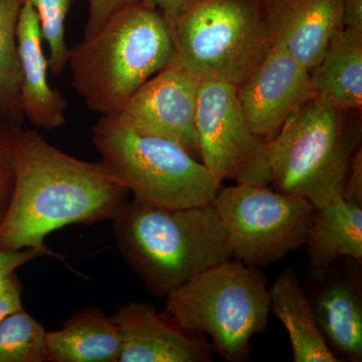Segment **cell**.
Masks as SVG:
<instances>
[{
	"label": "cell",
	"mask_w": 362,
	"mask_h": 362,
	"mask_svg": "<svg viewBox=\"0 0 362 362\" xmlns=\"http://www.w3.org/2000/svg\"><path fill=\"white\" fill-rule=\"evenodd\" d=\"M168 23L141 1L124 6L70 49L71 85L90 111L117 116L136 90L170 64Z\"/></svg>",
	"instance_id": "cell-3"
},
{
	"label": "cell",
	"mask_w": 362,
	"mask_h": 362,
	"mask_svg": "<svg viewBox=\"0 0 362 362\" xmlns=\"http://www.w3.org/2000/svg\"><path fill=\"white\" fill-rule=\"evenodd\" d=\"M145 6L156 9L166 23H171L192 0H140Z\"/></svg>",
	"instance_id": "cell-28"
},
{
	"label": "cell",
	"mask_w": 362,
	"mask_h": 362,
	"mask_svg": "<svg viewBox=\"0 0 362 362\" xmlns=\"http://www.w3.org/2000/svg\"><path fill=\"white\" fill-rule=\"evenodd\" d=\"M315 97L343 110L362 107V33L343 28L310 71Z\"/></svg>",
	"instance_id": "cell-15"
},
{
	"label": "cell",
	"mask_w": 362,
	"mask_h": 362,
	"mask_svg": "<svg viewBox=\"0 0 362 362\" xmlns=\"http://www.w3.org/2000/svg\"><path fill=\"white\" fill-rule=\"evenodd\" d=\"M168 26L171 61L237 87L273 45L264 0H192Z\"/></svg>",
	"instance_id": "cell-6"
},
{
	"label": "cell",
	"mask_w": 362,
	"mask_h": 362,
	"mask_svg": "<svg viewBox=\"0 0 362 362\" xmlns=\"http://www.w3.org/2000/svg\"><path fill=\"white\" fill-rule=\"evenodd\" d=\"M165 298L166 313L185 329L209 335L226 361L244 359L251 338L265 332L268 325L266 279L240 261L211 267Z\"/></svg>",
	"instance_id": "cell-7"
},
{
	"label": "cell",
	"mask_w": 362,
	"mask_h": 362,
	"mask_svg": "<svg viewBox=\"0 0 362 362\" xmlns=\"http://www.w3.org/2000/svg\"><path fill=\"white\" fill-rule=\"evenodd\" d=\"M39 18L30 4L21 7L16 40L21 65L23 117L33 127L51 131L66 124V102L47 80L49 64L42 44Z\"/></svg>",
	"instance_id": "cell-14"
},
{
	"label": "cell",
	"mask_w": 362,
	"mask_h": 362,
	"mask_svg": "<svg viewBox=\"0 0 362 362\" xmlns=\"http://www.w3.org/2000/svg\"><path fill=\"white\" fill-rule=\"evenodd\" d=\"M16 126L0 119V226L8 211L16 185L13 141Z\"/></svg>",
	"instance_id": "cell-23"
},
{
	"label": "cell",
	"mask_w": 362,
	"mask_h": 362,
	"mask_svg": "<svg viewBox=\"0 0 362 362\" xmlns=\"http://www.w3.org/2000/svg\"><path fill=\"white\" fill-rule=\"evenodd\" d=\"M101 163L135 199L185 209L213 204L221 185L180 144L142 132L119 116H102L93 127Z\"/></svg>",
	"instance_id": "cell-5"
},
{
	"label": "cell",
	"mask_w": 362,
	"mask_h": 362,
	"mask_svg": "<svg viewBox=\"0 0 362 362\" xmlns=\"http://www.w3.org/2000/svg\"><path fill=\"white\" fill-rule=\"evenodd\" d=\"M195 127L199 158L218 185H270L269 141L255 134L237 95V86L201 80Z\"/></svg>",
	"instance_id": "cell-9"
},
{
	"label": "cell",
	"mask_w": 362,
	"mask_h": 362,
	"mask_svg": "<svg viewBox=\"0 0 362 362\" xmlns=\"http://www.w3.org/2000/svg\"><path fill=\"white\" fill-rule=\"evenodd\" d=\"M16 185L0 226V251L45 247L47 235L66 226L113 220L128 190L103 164L81 160L39 133L16 126Z\"/></svg>",
	"instance_id": "cell-1"
},
{
	"label": "cell",
	"mask_w": 362,
	"mask_h": 362,
	"mask_svg": "<svg viewBox=\"0 0 362 362\" xmlns=\"http://www.w3.org/2000/svg\"><path fill=\"white\" fill-rule=\"evenodd\" d=\"M351 112L314 97L286 119L269 141L276 192L307 199L315 209L342 197L350 161L361 146Z\"/></svg>",
	"instance_id": "cell-4"
},
{
	"label": "cell",
	"mask_w": 362,
	"mask_h": 362,
	"mask_svg": "<svg viewBox=\"0 0 362 362\" xmlns=\"http://www.w3.org/2000/svg\"><path fill=\"white\" fill-rule=\"evenodd\" d=\"M137 1L139 0H88L89 16L84 35L96 32L119 9Z\"/></svg>",
	"instance_id": "cell-24"
},
{
	"label": "cell",
	"mask_w": 362,
	"mask_h": 362,
	"mask_svg": "<svg viewBox=\"0 0 362 362\" xmlns=\"http://www.w3.org/2000/svg\"><path fill=\"white\" fill-rule=\"evenodd\" d=\"M112 221L124 259L157 297L233 258L213 204L175 209L134 197Z\"/></svg>",
	"instance_id": "cell-2"
},
{
	"label": "cell",
	"mask_w": 362,
	"mask_h": 362,
	"mask_svg": "<svg viewBox=\"0 0 362 362\" xmlns=\"http://www.w3.org/2000/svg\"><path fill=\"white\" fill-rule=\"evenodd\" d=\"M199 84L192 71L171 61L136 90L117 116L137 130L178 143L201 160L195 127Z\"/></svg>",
	"instance_id": "cell-10"
},
{
	"label": "cell",
	"mask_w": 362,
	"mask_h": 362,
	"mask_svg": "<svg viewBox=\"0 0 362 362\" xmlns=\"http://www.w3.org/2000/svg\"><path fill=\"white\" fill-rule=\"evenodd\" d=\"M317 324L326 341L354 361L362 359V305L349 281L330 283L313 305Z\"/></svg>",
	"instance_id": "cell-19"
},
{
	"label": "cell",
	"mask_w": 362,
	"mask_h": 362,
	"mask_svg": "<svg viewBox=\"0 0 362 362\" xmlns=\"http://www.w3.org/2000/svg\"><path fill=\"white\" fill-rule=\"evenodd\" d=\"M342 199L362 207V149L359 146L352 156L344 187Z\"/></svg>",
	"instance_id": "cell-26"
},
{
	"label": "cell",
	"mask_w": 362,
	"mask_h": 362,
	"mask_svg": "<svg viewBox=\"0 0 362 362\" xmlns=\"http://www.w3.org/2000/svg\"><path fill=\"white\" fill-rule=\"evenodd\" d=\"M273 44L309 71L344 28L343 0H264Z\"/></svg>",
	"instance_id": "cell-13"
},
{
	"label": "cell",
	"mask_w": 362,
	"mask_h": 362,
	"mask_svg": "<svg viewBox=\"0 0 362 362\" xmlns=\"http://www.w3.org/2000/svg\"><path fill=\"white\" fill-rule=\"evenodd\" d=\"M309 265L322 270L340 256L362 262V207L338 197L314 209L307 228Z\"/></svg>",
	"instance_id": "cell-17"
},
{
	"label": "cell",
	"mask_w": 362,
	"mask_h": 362,
	"mask_svg": "<svg viewBox=\"0 0 362 362\" xmlns=\"http://www.w3.org/2000/svg\"><path fill=\"white\" fill-rule=\"evenodd\" d=\"M344 28L362 33V0H343Z\"/></svg>",
	"instance_id": "cell-29"
},
{
	"label": "cell",
	"mask_w": 362,
	"mask_h": 362,
	"mask_svg": "<svg viewBox=\"0 0 362 362\" xmlns=\"http://www.w3.org/2000/svg\"><path fill=\"white\" fill-rule=\"evenodd\" d=\"M237 95L252 132L266 141L273 139L293 112L315 97L309 71L275 44L238 86Z\"/></svg>",
	"instance_id": "cell-11"
},
{
	"label": "cell",
	"mask_w": 362,
	"mask_h": 362,
	"mask_svg": "<svg viewBox=\"0 0 362 362\" xmlns=\"http://www.w3.org/2000/svg\"><path fill=\"white\" fill-rule=\"evenodd\" d=\"M47 247H28L18 251H0V282L13 275L14 271L33 259L49 255Z\"/></svg>",
	"instance_id": "cell-25"
},
{
	"label": "cell",
	"mask_w": 362,
	"mask_h": 362,
	"mask_svg": "<svg viewBox=\"0 0 362 362\" xmlns=\"http://www.w3.org/2000/svg\"><path fill=\"white\" fill-rule=\"evenodd\" d=\"M23 0H0V119L21 125V65L16 30Z\"/></svg>",
	"instance_id": "cell-20"
},
{
	"label": "cell",
	"mask_w": 362,
	"mask_h": 362,
	"mask_svg": "<svg viewBox=\"0 0 362 362\" xmlns=\"http://www.w3.org/2000/svg\"><path fill=\"white\" fill-rule=\"evenodd\" d=\"M47 333L23 307L9 314L0 322V362L49 361Z\"/></svg>",
	"instance_id": "cell-21"
},
{
	"label": "cell",
	"mask_w": 362,
	"mask_h": 362,
	"mask_svg": "<svg viewBox=\"0 0 362 362\" xmlns=\"http://www.w3.org/2000/svg\"><path fill=\"white\" fill-rule=\"evenodd\" d=\"M121 339L118 362L213 361L204 334L185 329L153 305L130 302L111 316Z\"/></svg>",
	"instance_id": "cell-12"
},
{
	"label": "cell",
	"mask_w": 362,
	"mask_h": 362,
	"mask_svg": "<svg viewBox=\"0 0 362 362\" xmlns=\"http://www.w3.org/2000/svg\"><path fill=\"white\" fill-rule=\"evenodd\" d=\"M271 309L289 334L295 362H337L328 347L310 303L298 280L288 269L269 290Z\"/></svg>",
	"instance_id": "cell-16"
},
{
	"label": "cell",
	"mask_w": 362,
	"mask_h": 362,
	"mask_svg": "<svg viewBox=\"0 0 362 362\" xmlns=\"http://www.w3.org/2000/svg\"><path fill=\"white\" fill-rule=\"evenodd\" d=\"M54 362H118L121 339L111 317L96 308L76 312L62 329L47 333Z\"/></svg>",
	"instance_id": "cell-18"
},
{
	"label": "cell",
	"mask_w": 362,
	"mask_h": 362,
	"mask_svg": "<svg viewBox=\"0 0 362 362\" xmlns=\"http://www.w3.org/2000/svg\"><path fill=\"white\" fill-rule=\"evenodd\" d=\"M21 294L23 288L16 274L0 282V322L9 314L23 308Z\"/></svg>",
	"instance_id": "cell-27"
},
{
	"label": "cell",
	"mask_w": 362,
	"mask_h": 362,
	"mask_svg": "<svg viewBox=\"0 0 362 362\" xmlns=\"http://www.w3.org/2000/svg\"><path fill=\"white\" fill-rule=\"evenodd\" d=\"M73 0H23L30 4L39 18L42 39L49 47V70L58 77L68 66L70 49L66 40V21Z\"/></svg>",
	"instance_id": "cell-22"
},
{
	"label": "cell",
	"mask_w": 362,
	"mask_h": 362,
	"mask_svg": "<svg viewBox=\"0 0 362 362\" xmlns=\"http://www.w3.org/2000/svg\"><path fill=\"white\" fill-rule=\"evenodd\" d=\"M211 204L233 258L254 268L277 263L303 247L315 209L301 197L246 183L220 187Z\"/></svg>",
	"instance_id": "cell-8"
}]
</instances>
